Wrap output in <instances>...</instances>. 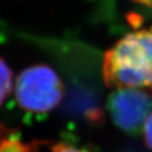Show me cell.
Wrapping results in <instances>:
<instances>
[{"label": "cell", "instance_id": "6da1fadb", "mask_svg": "<svg viewBox=\"0 0 152 152\" xmlns=\"http://www.w3.org/2000/svg\"><path fill=\"white\" fill-rule=\"evenodd\" d=\"M102 74L107 87L152 93V28L126 34L104 54Z\"/></svg>", "mask_w": 152, "mask_h": 152}, {"label": "cell", "instance_id": "7a4b0ae2", "mask_svg": "<svg viewBox=\"0 0 152 152\" xmlns=\"http://www.w3.org/2000/svg\"><path fill=\"white\" fill-rule=\"evenodd\" d=\"M15 97L24 111L47 113L54 110L64 96L59 75L47 64L24 69L15 80Z\"/></svg>", "mask_w": 152, "mask_h": 152}, {"label": "cell", "instance_id": "3957f363", "mask_svg": "<svg viewBox=\"0 0 152 152\" xmlns=\"http://www.w3.org/2000/svg\"><path fill=\"white\" fill-rule=\"evenodd\" d=\"M108 109L119 129L134 134L151 112L152 93L140 89H116L109 95Z\"/></svg>", "mask_w": 152, "mask_h": 152}, {"label": "cell", "instance_id": "277c9868", "mask_svg": "<svg viewBox=\"0 0 152 152\" xmlns=\"http://www.w3.org/2000/svg\"><path fill=\"white\" fill-rule=\"evenodd\" d=\"M47 152H86L66 142L47 144ZM0 152H39V142H21L13 137H7L0 142Z\"/></svg>", "mask_w": 152, "mask_h": 152}, {"label": "cell", "instance_id": "5b68a950", "mask_svg": "<svg viewBox=\"0 0 152 152\" xmlns=\"http://www.w3.org/2000/svg\"><path fill=\"white\" fill-rule=\"evenodd\" d=\"M15 87L13 72L7 64L0 58V106H2Z\"/></svg>", "mask_w": 152, "mask_h": 152}, {"label": "cell", "instance_id": "8992f818", "mask_svg": "<svg viewBox=\"0 0 152 152\" xmlns=\"http://www.w3.org/2000/svg\"><path fill=\"white\" fill-rule=\"evenodd\" d=\"M142 134H144V142H145L146 146L150 150H152V110L144 123Z\"/></svg>", "mask_w": 152, "mask_h": 152}]
</instances>
